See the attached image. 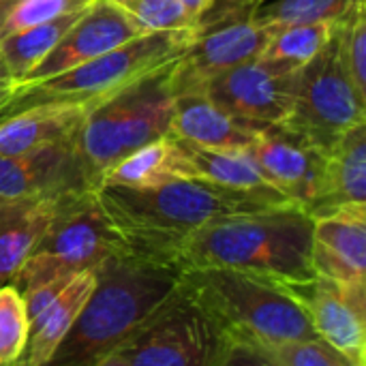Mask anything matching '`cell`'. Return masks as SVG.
Segmentation results:
<instances>
[{"instance_id":"obj_8","label":"cell","mask_w":366,"mask_h":366,"mask_svg":"<svg viewBox=\"0 0 366 366\" xmlns=\"http://www.w3.org/2000/svg\"><path fill=\"white\" fill-rule=\"evenodd\" d=\"M225 339L223 326L182 283L114 354L127 366H210Z\"/></svg>"},{"instance_id":"obj_30","label":"cell","mask_w":366,"mask_h":366,"mask_svg":"<svg viewBox=\"0 0 366 366\" xmlns=\"http://www.w3.org/2000/svg\"><path fill=\"white\" fill-rule=\"evenodd\" d=\"M118 4L135 21L142 34L178 30L195 32V21L189 17L180 0H118Z\"/></svg>"},{"instance_id":"obj_15","label":"cell","mask_w":366,"mask_h":366,"mask_svg":"<svg viewBox=\"0 0 366 366\" xmlns=\"http://www.w3.org/2000/svg\"><path fill=\"white\" fill-rule=\"evenodd\" d=\"M92 191L73 139L19 154L0 157V199H39Z\"/></svg>"},{"instance_id":"obj_1","label":"cell","mask_w":366,"mask_h":366,"mask_svg":"<svg viewBox=\"0 0 366 366\" xmlns=\"http://www.w3.org/2000/svg\"><path fill=\"white\" fill-rule=\"evenodd\" d=\"M94 195L131 253L176 264L182 242L208 223L294 206L202 178L172 180L148 189L103 184L94 189Z\"/></svg>"},{"instance_id":"obj_35","label":"cell","mask_w":366,"mask_h":366,"mask_svg":"<svg viewBox=\"0 0 366 366\" xmlns=\"http://www.w3.org/2000/svg\"><path fill=\"white\" fill-rule=\"evenodd\" d=\"M180 2H182L184 11L189 13V17L195 21V28H197L199 17L204 15V11L210 6V2H212V0H180Z\"/></svg>"},{"instance_id":"obj_13","label":"cell","mask_w":366,"mask_h":366,"mask_svg":"<svg viewBox=\"0 0 366 366\" xmlns=\"http://www.w3.org/2000/svg\"><path fill=\"white\" fill-rule=\"evenodd\" d=\"M365 281L343 283L313 277L309 283L287 287L305 307L320 339L365 365L366 290Z\"/></svg>"},{"instance_id":"obj_23","label":"cell","mask_w":366,"mask_h":366,"mask_svg":"<svg viewBox=\"0 0 366 366\" xmlns=\"http://www.w3.org/2000/svg\"><path fill=\"white\" fill-rule=\"evenodd\" d=\"M180 144L191 163L193 178H202L227 189L262 195L281 204H294L262 176V172L257 169V165L253 163L247 150H210L182 139Z\"/></svg>"},{"instance_id":"obj_34","label":"cell","mask_w":366,"mask_h":366,"mask_svg":"<svg viewBox=\"0 0 366 366\" xmlns=\"http://www.w3.org/2000/svg\"><path fill=\"white\" fill-rule=\"evenodd\" d=\"M15 79H13V75H11V71H9V66H6V62L2 60V56H0V105L2 103H6V99L13 94V90H15Z\"/></svg>"},{"instance_id":"obj_3","label":"cell","mask_w":366,"mask_h":366,"mask_svg":"<svg viewBox=\"0 0 366 366\" xmlns=\"http://www.w3.org/2000/svg\"><path fill=\"white\" fill-rule=\"evenodd\" d=\"M311 249L313 219L298 206H283L208 223L182 242L178 264L238 270L292 287L315 277Z\"/></svg>"},{"instance_id":"obj_24","label":"cell","mask_w":366,"mask_h":366,"mask_svg":"<svg viewBox=\"0 0 366 366\" xmlns=\"http://www.w3.org/2000/svg\"><path fill=\"white\" fill-rule=\"evenodd\" d=\"M86 6H81V9L73 11V13L60 15L56 19L36 24L32 28L6 34V36L0 39V56L6 62L15 84H19L56 47V43L79 19L81 11Z\"/></svg>"},{"instance_id":"obj_10","label":"cell","mask_w":366,"mask_h":366,"mask_svg":"<svg viewBox=\"0 0 366 366\" xmlns=\"http://www.w3.org/2000/svg\"><path fill=\"white\" fill-rule=\"evenodd\" d=\"M274 30L257 24L253 13H242L195 32L174 62V94L199 92L212 77L257 60Z\"/></svg>"},{"instance_id":"obj_20","label":"cell","mask_w":366,"mask_h":366,"mask_svg":"<svg viewBox=\"0 0 366 366\" xmlns=\"http://www.w3.org/2000/svg\"><path fill=\"white\" fill-rule=\"evenodd\" d=\"M97 283L94 270L75 274L60 294L30 320V335L26 352L17 366H43L51 358L56 347L64 341L84 305L88 302Z\"/></svg>"},{"instance_id":"obj_19","label":"cell","mask_w":366,"mask_h":366,"mask_svg":"<svg viewBox=\"0 0 366 366\" xmlns=\"http://www.w3.org/2000/svg\"><path fill=\"white\" fill-rule=\"evenodd\" d=\"M347 206H366V122L343 133L326 150L324 191L311 219Z\"/></svg>"},{"instance_id":"obj_37","label":"cell","mask_w":366,"mask_h":366,"mask_svg":"<svg viewBox=\"0 0 366 366\" xmlns=\"http://www.w3.org/2000/svg\"><path fill=\"white\" fill-rule=\"evenodd\" d=\"M21 0H0V26H2V21H4V17L19 4Z\"/></svg>"},{"instance_id":"obj_16","label":"cell","mask_w":366,"mask_h":366,"mask_svg":"<svg viewBox=\"0 0 366 366\" xmlns=\"http://www.w3.org/2000/svg\"><path fill=\"white\" fill-rule=\"evenodd\" d=\"M311 262L317 277L354 283L366 272V206H347L313 219Z\"/></svg>"},{"instance_id":"obj_11","label":"cell","mask_w":366,"mask_h":366,"mask_svg":"<svg viewBox=\"0 0 366 366\" xmlns=\"http://www.w3.org/2000/svg\"><path fill=\"white\" fill-rule=\"evenodd\" d=\"M247 152L277 191L313 214L324 191V148L281 122L262 127Z\"/></svg>"},{"instance_id":"obj_17","label":"cell","mask_w":366,"mask_h":366,"mask_svg":"<svg viewBox=\"0 0 366 366\" xmlns=\"http://www.w3.org/2000/svg\"><path fill=\"white\" fill-rule=\"evenodd\" d=\"M257 131V127L234 118L202 92L176 97L172 137L210 150H249Z\"/></svg>"},{"instance_id":"obj_4","label":"cell","mask_w":366,"mask_h":366,"mask_svg":"<svg viewBox=\"0 0 366 366\" xmlns=\"http://www.w3.org/2000/svg\"><path fill=\"white\" fill-rule=\"evenodd\" d=\"M174 62L146 73L86 112L73 144L92 191L124 157L172 135Z\"/></svg>"},{"instance_id":"obj_12","label":"cell","mask_w":366,"mask_h":366,"mask_svg":"<svg viewBox=\"0 0 366 366\" xmlns=\"http://www.w3.org/2000/svg\"><path fill=\"white\" fill-rule=\"evenodd\" d=\"M296 77L298 71L274 73L259 60H253L212 77L199 92L234 118L262 129L287 120L294 105Z\"/></svg>"},{"instance_id":"obj_33","label":"cell","mask_w":366,"mask_h":366,"mask_svg":"<svg viewBox=\"0 0 366 366\" xmlns=\"http://www.w3.org/2000/svg\"><path fill=\"white\" fill-rule=\"evenodd\" d=\"M264 0H212L210 6L204 11V15L197 21L195 32L210 28L212 24H219L227 17L234 15H242V13H253L257 4H262Z\"/></svg>"},{"instance_id":"obj_29","label":"cell","mask_w":366,"mask_h":366,"mask_svg":"<svg viewBox=\"0 0 366 366\" xmlns=\"http://www.w3.org/2000/svg\"><path fill=\"white\" fill-rule=\"evenodd\" d=\"M257 345L279 366H365L320 337L307 341H281Z\"/></svg>"},{"instance_id":"obj_26","label":"cell","mask_w":366,"mask_h":366,"mask_svg":"<svg viewBox=\"0 0 366 366\" xmlns=\"http://www.w3.org/2000/svg\"><path fill=\"white\" fill-rule=\"evenodd\" d=\"M360 0H264L255 6L253 19L264 26L283 28L298 24H335Z\"/></svg>"},{"instance_id":"obj_5","label":"cell","mask_w":366,"mask_h":366,"mask_svg":"<svg viewBox=\"0 0 366 366\" xmlns=\"http://www.w3.org/2000/svg\"><path fill=\"white\" fill-rule=\"evenodd\" d=\"M193 36V30L139 34L54 77L15 86L6 103L0 105V122L36 107H79L88 112L146 73L176 60Z\"/></svg>"},{"instance_id":"obj_9","label":"cell","mask_w":366,"mask_h":366,"mask_svg":"<svg viewBox=\"0 0 366 366\" xmlns=\"http://www.w3.org/2000/svg\"><path fill=\"white\" fill-rule=\"evenodd\" d=\"M362 122H366V101L343 71L337 39L330 30L322 51L298 71L294 105L283 124L328 150L343 133Z\"/></svg>"},{"instance_id":"obj_25","label":"cell","mask_w":366,"mask_h":366,"mask_svg":"<svg viewBox=\"0 0 366 366\" xmlns=\"http://www.w3.org/2000/svg\"><path fill=\"white\" fill-rule=\"evenodd\" d=\"M330 30L326 21L277 28L257 60L274 73H296L322 51Z\"/></svg>"},{"instance_id":"obj_7","label":"cell","mask_w":366,"mask_h":366,"mask_svg":"<svg viewBox=\"0 0 366 366\" xmlns=\"http://www.w3.org/2000/svg\"><path fill=\"white\" fill-rule=\"evenodd\" d=\"M127 251L122 236L109 223L94 191L71 193L62 199L13 285L24 294L56 281H69L79 272L97 270L109 257Z\"/></svg>"},{"instance_id":"obj_6","label":"cell","mask_w":366,"mask_h":366,"mask_svg":"<svg viewBox=\"0 0 366 366\" xmlns=\"http://www.w3.org/2000/svg\"><path fill=\"white\" fill-rule=\"evenodd\" d=\"M182 283L225 332L255 343L317 339L305 307L281 283L225 268H193Z\"/></svg>"},{"instance_id":"obj_28","label":"cell","mask_w":366,"mask_h":366,"mask_svg":"<svg viewBox=\"0 0 366 366\" xmlns=\"http://www.w3.org/2000/svg\"><path fill=\"white\" fill-rule=\"evenodd\" d=\"M30 335L26 302L15 285H0V366H17Z\"/></svg>"},{"instance_id":"obj_36","label":"cell","mask_w":366,"mask_h":366,"mask_svg":"<svg viewBox=\"0 0 366 366\" xmlns=\"http://www.w3.org/2000/svg\"><path fill=\"white\" fill-rule=\"evenodd\" d=\"M90 366H127V365L122 362V358H120L118 354L109 352V354H105L103 358H99L97 362H92Z\"/></svg>"},{"instance_id":"obj_22","label":"cell","mask_w":366,"mask_h":366,"mask_svg":"<svg viewBox=\"0 0 366 366\" xmlns=\"http://www.w3.org/2000/svg\"><path fill=\"white\" fill-rule=\"evenodd\" d=\"M184 178H193L191 163L182 150L180 139L169 135L124 157L103 176L99 187L114 184L129 189H148Z\"/></svg>"},{"instance_id":"obj_31","label":"cell","mask_w":366,"mask_h":366,"mask_svg":"<svg viewBox=\"0 0 366 366\" xmlns=\"http://www.w3.org/2000/svg\"><path fill=\"white\" fill-rule=\"evenodd\" d=\"M92 0H21L2 21L0 26V39L26 28H32L36 24L56 19L60 15L73 13Z\"/></svg>"},{"instance_id":"obj_14","label":"cell","mask_w":366,"mask_h":366,"mask_svg":"<svg viewBox=\"0 0 366 366\" xmlns=\"http://www.w3.org/2000/svg\"><path fill=\"white\" fill-rule=\"evenodd\" d=\"M139 34L135 21L116 0H92L56 47L17 86L54 77L120 47Z\"/></svg>"},{"instance_id":"obj_18","label":"cell","mask_w":366,"mask_h":366,"mask_svg":"<svg viewBox=\"0 0 366 366\" xmlns=\"http://www.w3.org/2000/svg\"><path fill=\"white\" fill-rule=\"evenodd\" d=\"M66 195L0 199V285H13L19 268L36 249Z\"/></svg>"},{"instance_id":"obj_38","label":"cell","mask_w":366,"mask_h":366,"mask_svg":"<svg viewBox=\"0 0 366 366\" xmlns=\"http://www.w3.org/2000/svg\"><path fill=\"white\" fill-rule=\"evenodd\" d=\"M116 2H118V0H116Z\"/></svg>"},{"instance_id":"obj_27","label":"cell","mask_w":366,"mask_h":366,"mask_svg":"<svg viewBox=\"0 0 366 366\" xmlns=\"http://www.w3.org/2000/svg\"><path fill=\"white\" fill-rule=\"evenodd\" d=\"M339 60L354 90L366 101V0L354 4L332 24Z\"/></svg>"},{"instance_id":"obj_32","label":"cell","mask_w":366,"mask_h":366,"mask_svg":"<svg viewBox=\"0 0 366 366\" xmlns=\"http://www.w3.org/2000/svg\"><path fill=\"white\" fill-rule=\"evenodd\" d=\"M210 366H279L251 339L225 332L223 345Z\"/></svg>"},{"instance_id":"obj_2","label":"cell","mask_w":366,"mask_h":366,"mask_svg":"<svg viewBox=\"0 0 366 366\" xmlns=\"http://www.w3.org/2000/svg\"><path fill=\"white\" fill-rule=\"evenodd\" d=\"M182 272L176 262L131 251L103 262L88 302L43 366H90L114 352L176 292Z\"/></svg>"},{"instance_id":"obj_21","label":"cell","mask_w":366,"mask_h":366,"mask_svg":"<svg viewBox=\"0 0 366 366\" xmlns=\"http://www.w3.org/2000/svg\"><path fill=\"white\" fill-rule=\"evenodd\" d=\"M86 112L79 107H36L0 122V157L28 154L73 139Z\"/></svg>"}]
</instances>
